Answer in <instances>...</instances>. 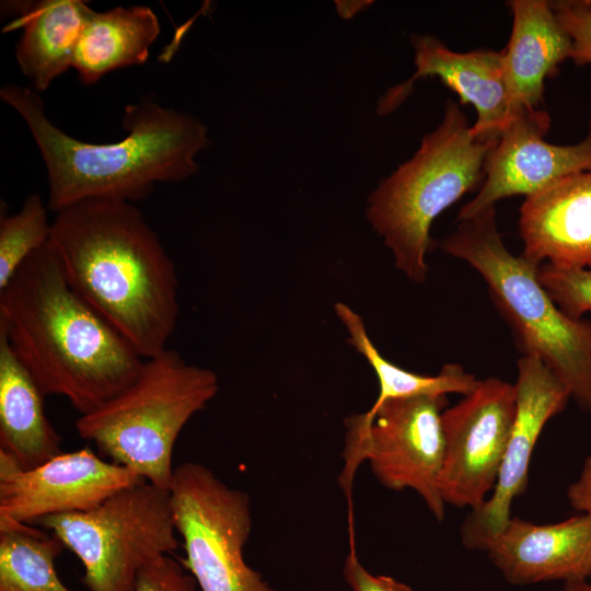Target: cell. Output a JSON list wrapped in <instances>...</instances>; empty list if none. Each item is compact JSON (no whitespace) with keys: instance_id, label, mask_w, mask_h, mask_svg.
<instances>
[{"instance_id":"1","label":"cell","mask_w":591,"mask_h":591,"mask_svg":"<svg viewBox=\"0 0 591 591\" xmlns=\"http://www.w3.org/2000/svg\"><path fill=\"white\" fill-rule=\"evenodd\" d=\"M55 213L49 243L70 288L142 358L167 349L178 279L142 212L132 202L93 198Z\"/></svg>"},{"instance_id":"22","label":"cell","mask_w":591,"mask_h":591,"mask_svg":"<svg viewBox=\"0 0 591 591\" xmlns=\"http://www.w3.org/2000/svg\"><path fill=\"white\" fill-rule=\"evenodd\" d=\"M63 548L55 535L0 517V591H71L55 568Z\"/></svg>"},{"instance_id":"14","label":"cell","mask_w":591,"mask_h":591,"mask_svg":"<svg viewBox=\"0 0 591 591\" xmlns=\"http://www.w3.org/2000/svg\"><path fill=\"white\" fill-rule=\"evenodd\" d=\"M416 72L403 84L389 90L380 100L378 113L394 111L412 92L419 78L438 77L460 97L472 104L477 118L472 136L484 141L497 140L510 125L518 109L511 100L503 63V51L476 49L457 53L431 35L413 34Z\"/></svg>"},{"instance_id":"6","label":"cell","mask_w":591,"mask_h":591,"mask_svg":"<svg viewBox=\"0 0 591 591\" xmlns=\"http://www.w3.org/2000/svg\"><path fill=\"white\" fill-rule=\"evenodd\" d=\"M219 391L217 374L171 348L144 360L138 376L76 421L79 436L114 463L169 490L175 442L190 418Z\"/></svg>"},{"instance_id":"27","label":"cell","mask_w":591,"mask_h":591,"mask_svg":"<svg viewBox=\"0 0 591 591\" xmlns=\"http://www.w3.org/2000/svg\"><path fill=\"white\" fill-rule=\"evenodd\" d=\"M344 578L351 591H414L409 586L383 575H372L360 563L354 543L344 564Z\"/></svg>"},{"instance_id":"23","label":"cell","mask_w":591,"mask_h":591,"mask_svg":"<svg viewBox=\"0 0 591 591\" xmlns=\"http://www.w3.org/2000/svg\"><path fill=\"white\" fill-rule=\"evenodd\" d=\"M38 194L28 195L14 215L0 218V291L13 278L22 264L50 236L51 222Z\"/></svg>"},{"instance_id":"8","label":"cell","mask_w":591,"mask_h":591,"mask_svg":"<svg viewBox=\"0 0 591 591\" xmlns=\"http://www.w3.org/2000/svg\"><path fill=\"white\" fill-rule=\"evenodd\" d=\"M447 395L391 398L345 419L344 467L338 478L350 498L356 472L368 461L376 479L391 490L416 491L442 521L445 503L440 478L444 459L442 413Z\"/></svg>"},{"instance_id":"11","label":"cell","mask_w":591,"mask_h":591,"mask_svg":"<svg viewBox=\"0 0 591 591\" xmlns=\"http://www.w3.org/2000/svg\"><path fill=\"white\" fill-rule=\"evenodd\" d=\"M143 479L91 449L60 452L30 470L0 451V517L19 523L88 511L116 491Z\"/></svg>"},{"instance_id":"10","label":"cell","mask_w":591,"mask_h":591,"mask_svg":"<svg viewBox=\"0 0 591 591\" xmlns=\"http://www.w3.org/2000/svg\"><path fill=\"white\" fill-rule=\"evenodd\" d=\"M517 410L514 384L480 380L442 413L444 459L441 496L456 508H479L493 491Z\"/></svg>"},{"instance_id":"26","label":"cell","mask_w":591,"mask_h":591,"mask_svg":"<svg viewBox=\"0 0 591 591\" xmlns=\"http://www.w3.org/2000/svg\"><path fill=\"white\" fill-rule=\"evenodd\" d=\"M197 588L181 560L163 555L139 571L132 591H197Z\"/></svg>"},{"instance_id":"19","label":"cell","mask_w":591,"mask_h":591,"mask_svg":"<svg viewBox=\"0 0 591 591\" xmlns=\"http://www.w3.org/2000/svg\"><path fill=\"white\" fill-rule=\"evenodd\" d=\"M44 397L0 331V451L21 470L61 452V436L45 415Z\"/></svg>"},{"instance_id":"28","label":"cell","mask_w":591,"mask_h":591,"mask_svg":"<svg viewBox=\"0 0 591 591\" xmlns=\"http://www.w3.org/2000/svg\"><path fill=\"white\" fill-rule=\"evenodd\" d=\"M571 507L591 519V453L587 456L579 477L568 487Z\"/></svg>"},{"instance_id":"4","label":"cell","mask_w":591,"mask_h":591,"mask_svg":"<svg viewBox=\"0 0 591 591\" xmlns=\"http://www.w3.org/2000/svg\"><path fill=\"white\" fill-rule=\"evenodd\" d=\"M471 126L460 104L449 99L439 126L368 198L369 222L391 250L395 267L414 282L428 276L434 219L484 181L485 159L497 140L474 138Z\"/></svg>"},{"instance_id":"3","label":"cell","mask_w":591,"mask_h":591,"mask_svg":"<svg viewBox=\"0 0 591 591\" xmlns=\"http://www.w3.org/2000/svg\"><path fill=\"white\" fill-rule=\"evenodd\" d=\"M0 96L35 140L47 172V207L54 212L84 199H144L158 183L196 174L195 158L209 144L207 127L198 119L151 99L126 106L123 127L128 134L120 141L90 143L54 125L31 88L7 83Z\"/></svg>"},{"instance_id":"9","label":"cell","mask_w":591,"mask_h":591,"mask_svg":"<svg viewBox=\"0 0 591 591\" xmlns=\"http://www.w3.org/2000/svg\"><path fill=\"white\" fill-rule=\"evenodd\" d=\"M169 494L185 552L179 560L200 591H275L244 559L252 531L245 491L189 461L174 468Z\"/></svg>"},{"instance_id":"2","label":"cell","mask_w":591,"mask_h":591,"mask_svg":"<svg viewBox=\"0 0 591 591\" xmlns=\"http://www.w3.org/2000/svg\"><path fill=\"white\" fill-rule=\"evenodd\" d=\"M0 331L43 394L80 415L124 391L146 360L70 288L49 241L0 291Z\"/></svg>"},{"instance_id":"24","label":"cell","mask_w":591,"mask_h":591,"mask_svg":"<svg viewBox=\"0 0 591 591\" xmlns=\"http://www.w3.org/2000/svg\"><path fill=\"white\" fill-rule=\"evenodd\" d=\"M537 278L554 303L572 320L591 312V269L542 263Z\"/></svg>"},{"instance_id":"21","label":"cell","mask_w":591,"mask_h":591,"mask_svg":"<svg viewBox=\"0 0 591 591\" xmlns=\"http://www.w3.org/2000/svg\"><path fill=\"white\" fill-rule=\"evenodd\" d=\"M335 312L349 334L348 343L366 358L379 382L375 408L391 398L417 395L470 394L478 385L474 374L461 364L447 363L437 375H424L402 369L386 360L371 341L361 316L348 305L337 302Z\"/></svg>"},{"instance_id":"12","label":"cell","mask_w":591,"mask_h":591,"mask_svg":"<svg viewBox=\"0 0 591 591\" xmlns=\"http://www.w3.org/2000/svg\"><path fill=\"white\" fill-rule=\"evenodd\" d=\"M517 410L490 497L472 510L461 526L462 544L485 551L509 522L511 503L524 493L536 441L546 425L567 406L565 383L537 357L522 356L514 383Z\"/></svg>"},{"instance_id":"15","label":"cell","mask_w":591,"mask_h":591,"mask_svg":"<svg viewBox=\"0 0 591 591\" xmlns=\"http://www.w3.org/2000/svg\"><path fill=\"white\" fill-rule=\"evenodd\" d=\"M514 586L591 577V519L582 513L554 524L511 517L485 549Z\"/></svg>"},{"instance_id":"25","label":"cell","mask_w":591,"mask_h":591,"mask_svg":"<svg viewBox=\"0 0 591 591\" xmlns=\"http://www.w3.org/2000/svg\"><path fill=\"white\" fill-rule=\"evenodd\" d=\"M551 5L570 36V58L575 66L591 63V0H555Z\"/></svg>"},{"instance_id":"17","label":"cell","mask_w":591,"mask_h":591,"mask_svg":"<svg viewBox=\"0 0 591 591\" xmlns=\"http://www.w3.org/2000/svg\"><path fill=\"white\" fill-rule=\"evenodd\" d=\"M512 30L503 51L507 83L513 105L538 108L545 80L570 58L572 42L549 1L511 0Z\"/></svg>"},{"instance_id":"29","label":"cell","mask_w":591,"mask_h":591,"mask_svg":"<svg viewBox=\"0 0 591 591\" xmlns=\"http://www.w3.org/2000/svg\"><path fill=\"white\" fill-rule=\"evenodd\" d=\"M560 591H591V583L588 580L567 581Z\"/></svg>"},{"instance_id":"20","label":"cell","mask_w":591,"mask_h":591,"mask_svg":"<svg viewBox=\"0 0 591 591\" xmlns=\"http://www.w3.org/2000/svg\"><path fill=\"white\" fill-rule=\"evenodd\" d=\"M159 34V19L149 7H116L104 12L92 9L72 68L83 84H95L111 71L144 63Z\"/></svg>"},{"instance_id":"7","label":"cell","mask_w":591,"mask_h":591,"mask_svg":"<svg viewBox=\"0 0 591 591\" xmlns=\"http://www.w3.org/2000/svg\"><path fill=\"white\" fill-rule=\"evenodd\" d=\"M35 523L79 558L90 591H132L147 564L178 547L169 490L146 480L91 510L47 515Z\"/></svg>"},{"instance_id":"18","label":"cell","mask_w":591,"mask_h":591,"mask_svg":"<svg viewBox=\"0 0 591 591\" xmlns=\"http://www.w3.org/2000/svg\"><path fill=\"white\" fill-rule=\"evenodd\" d=\"M16 20L10 28L23 27L15 58L32 90L42 93L72 68L77 45L92 10L80 0L12 2Z\"/></svg>"},{"instance_id":"16","label":"cell","mask_w":591,"mask_h":591,"mask_svg":"<svg viewBox=\"0 0 591 591\" xmlns=\"http://www.w3.org/2000/svg\"><path fill=\"white\" fill-rule=\"evenodd\" d=\"M519 229L521 255L530 262L591 266V171L569 175L525 197Z\"/></svg>"},{"instance_id":"13","label":"cell","mask_w":591,"mask_h":591,"mask_svg":"<svg viewBox=\"0 0 591 591\" xmlns=\"http://www.w3.org/2000/svg\"><path fill=\"white\" fill-rule=\"evenodd\" d=\"M551 116L541 108H522L497 139L484 163L478 193L459 211L471 219L513 195H534L569 175L591 171V119L586 137L573 144L545 141Z\"/></svg>"},{"instance_id":"5","label":"cell","mask_w":591,"mask_h":591,"mask_svg":"<svg viewBox=\"0 0 591 591\" xmlns=\"http://www.w3.org/2000/svg\"><path fill=\"white\" fill-rule=\"evenodd\" d=\"M441 248L482 275L523 356L540 358L591 410V322L563 313L538 281L540 265L506 247L495 207L459 221Z\"/></svg>"}]
</instances>
